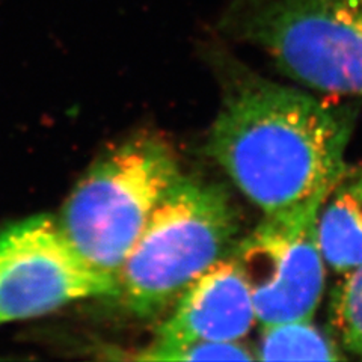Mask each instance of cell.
I'll return each instance as SVG.
<instances>
[{
    "label": "cell",
    "mask_w": 362,
    "mask_h": 362,
    "mask_svg": "<svg viewBox=\"0 0 362 362\" xmlns=\"http://www.w3.org/2000/svg\"><path fill=\"white\" fill-rule=\"evenodd\" d=\"M240 231V211L222 185L181 175L156 204L118 274V296L151 317L177 300L226 254Z\"/></svg>",
    "instance_id": "obj_2"
},
{
    "label": "cell",
    "mask_w": 362,
    "mask_h": 362,
    "mask_svg": "<svg viewBox=\"0 0 362 362\" xmlns=\"http://www.w3.org/2000/svg\"><path fill=\"white\" fill-rule=\"evenodd\" d=\"M117 296V279L90 267L49 214L0 228V326L81 299Z\"/></svg>",
    "instance_id": "obj_6"
},
{
    "label": "cell",
    "mask_w": 362,
    "mask_h": 362,
    "mask_svg": "<svg viewBox=\"0 0 362 362\" xmlns=\"http://www.w3.org/2000/svg\"><path fill=\"white\" fill-rule=\"evenodd\" d=\"M329 186L296 206L266 213L233 249L262 326L313 319L325 293L326 263L317 214Z\"/></svg>",
    "instance_id": "obj_5"
},
{
    "label": "cell",
    "mask_w": 362,
    "mask_h": 362,
    "mask_svg": "<svg viewBox=\"0 0 362 362\" xmlns=\"http://www.w3.org/2000/svg\"><path fill=\"white\" fill-rule=\"evenodd\" d=\"M262 361H343L347 355L332 334L308 320H293L263 326L255 346Z\"/></svg>",
    "instance_id": "obj_9"
},
{
    "label": "cell",
    "mask_w": 362,
    "mask_h": 362,
    "mask_svg": "<svg viewBox=\"0 0 362 362\" xmlns=\"http://www.w3.org/2000/svg\"><path fill=\"white\" fill-rule=\"evenodd\" d=\"M180 177L162 136L141 133L113 146L65 201L58 221L65 239L94 270L117 279L156 204Z\"/></svg>",
    "instance_id": "obj_3"
},
{
    "label": "cell",
    "mask_w": 362,
    "mask_h": 362,
    "mask_svg": "<svg viewBox=\"0 0 362 362\" xmlns=\"http://www.w3.org/2000/svg\"><path fill=\"white\" fill-rule=\"evenodd\" d=\"M219 30L262 49L293 82L362 97V0H231Z\"/></svg>",
    "instance_id": "obj_4"
},
{
    "label": "cell",
    "mask_w": 362,
    "mask_h": 362,
    "mask_svg": "<svg viewBox=\"0 0 362 362\" xmlns=\"http://www.w3.org/2000/svg\"><path fill=\"white\" fill-rule=\"evenodd\" d=\"M213 61L223 94L206 153L235 187L266 214L331 186L346 165L356 107L270 81L218 47Z\"/></svg>",
    "instance_id": "obj_1"
},
{
    "label": "cell",
    "mask_w": 362,
    "mask_h": 362,
    "mask_svg": "<svg viewBox=\"0 0 362 362\" xmlns=\"http://www.w3.org/2000/svg\"><path fill=\"white\" fill-rule=\"evenodd\" d=\"M255 322L251 290L234 258L225 257L180 294L171 317L158 327L150 347L190 341H240Z\"/></svg>",
    "instance_id": "obj_7"
},
{
    "label": "cell",
    "mask_w": 362,
    "mask_h": 362,
    "mask_svg": "<svg viewBox=\"0 0 362 362\" xmlns=\"http://www.w3.org/2000/svg\"><path fill=\"white\" fill-rule=\"evenodd\" d=\"M144 361H251L255 354L240 341H190L171 347H148Z\"/></svg>",
    "instance_id": "obj_11"
},
{
    "label": "cell",
    "mask_w": 362,
    "mask_h": 362,
    "mask_svg": "<svg viewBox=\"0 0 362 362\" xmlns=\"http://www.w3.org/2000/svg\"><path fill=\"white\" fill-rule=\"evenodd\" d=\"M325 263L335 274L362 264V162L344 165L317 214Z\"/></svg>",
    "instance_id": "obj_8"
},
{
    "label": "cell",
    "mask_w": 362,
    "mask_h": 362,
    "mask_svg": "<svg viewBox=\"0 0 362 362\" xmlns=\"http://www.w3.org/2000/svg\"><path fill=\"white\" fill-rule=\"evenodd\" d=\"M339 275L329 296V329L343 350L362 359V264Z\"/></svg>",
    "instance_id": "obj_10"
}]
</instances>
